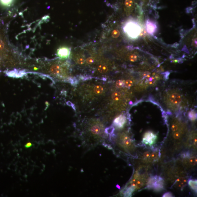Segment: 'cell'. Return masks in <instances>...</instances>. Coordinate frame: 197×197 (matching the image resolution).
Masks as SVG:
<instances>
[{
  "label": "cell",
  "mask_w": 197,
  "mask_h": 197,
  "mask_svg": "<svg viewBox=\"0 0 197 197\" xmlns=\"http://www.w3.org/2000/svg\"><path fill=\"white\" fill-rule=\"evenodd\" d=\"M135 188L132 185H130L124 191V195L125 197H131L132 194L135 191Z\"/></svg>",
  "instance_id": "12"
},
{
  "label": "cell",
  "mask_w": 197,
  "mask_h": 197,
  "mask_svg": "<svg viewBox=\"0 0 197 197\" xmlns=\"http://www.w3.org/2000/svg\"><path fill=\"white\" fill-rule=\"evenodd\" d=\"M86 123L80 135L83 146L89 149L101 145L108 148L109 136L105 132L103 123L94 118L89 119Z\"/></svg>",
  "instance_id": "1"
},
{
  "label": "cell",
  "mask_w": 197,
  "mask_h": 197,
  "mask_svg": "<svg viewBox=\"0 0 197 197\" xmlns=\"http://www.w3.org/2000/svg\"><path fill=\"white\" fill-rule=\"evenodd\" d=\"M147 188L157 192L163 190L164 189V180L160 176H152L148 181Z\"/></svg>",
  "instance_id": "4"
},
{
  "label": "cell",
  "mask_w": 197,
  "mask_h": 197,
  "mask_svg": "<svg viewBox=\"0 0 197 197\" xmlns=\"http://www.w3.org/2000/svg\"><path fill=\"white\" fill-rule=\"evenodd\" d=\"M66 103L68 106H70V107H72L74 110L76 111V107H75V106L74 104H73V103H72V102H71L70 101H68Z\"/></svg>",
  "instance_id": "26"
},
{
  "label": "cell",
  "mask_w": 197,
  "mask_h": 197,
  "mask_svg": "<svg viewBox=\"0 0 197 197\" xmlns=\"http://www.w3.org/2000/svg\"><path fill=\"white\" fill-rule=\"evenodd\" d=\"M13 1V0H0L3 5H10Z\"/></svg>",
  "instance_id": "23"
},
{
  "label": "cell",
  "mask_w": 197,
  "mask_h": 197,
  "mask_svg": "<svg viewBox=\"0 0 197 197\" xmlns=\"http://www.w3.org/2000/svg\"><path fill=\"white\" fill-rule=\"evenodd\" d=\"M157 139V135L152 131H148L143 135L142 142L145 144L151 146L156 143Z\"/></svg>",
  "instance_id": "5"
},
{
  "label": "cell",
  "mask_w": 197,
  "mask_h": 197,
  "mask_svg": "<svg viewBox=\"0 0 197 197\" xmlns=\"http://www.w3.org/2000/svg\"><path fill=\"white\" fill-rule=\"evenodd\" d=\"M126 122V117L125 115H121L115 119L113 122V126L118 129H121L125 126Z\"/></svg>",
  "instance_id": "7"
},
{
  "label": "cell",
  "mask_w": 197,
  "mask_h": 197,
  "mask_svg": "<svg viewBox=\"0 0 197 197\" xmlns=\"http://www.w3.org/2000/svg\"><path fill=\"white\" fill-rule=\"evenodd\" d=\"M174 137L176 139H178L180 138V135L179 133L178 132H176L174 134Z\"/></svg>",
  "instance_id": "30"
},
{
  "label": "cell",
  "mask_w": 197,
  "mask_h": 197,
  "mask_svg": "<svg viewBox=\"0 0 197 197\" xmlns=\"http://www.w3.org/2000/svg\"><path fill=\"white\" fill-rule=\"evenodd\" d=\"M188 184L191 189L197 192V181L196 180L189 179L188 180Z\"/></svg>",
  "instance_id": "15"
},
{
  "label": "cell",
  "mask_w": 197,
  "mask_h": 197,
  "mask_svg": "<svg viewBox=\"0 0 197 197\" xmlns=\"http://www.w3.org/2000/svg\"><path fill=\"white\" fill-rule=\"evenodd\" d=\"M172 194L171 192H167L163 194V197H173Z\"/></svg>",
  "instance_id": "28"
},
{
  "label": "cell",
  "mask_w": 197,
  "mask_h": 197,
  "mask_svg": "<svg viewBox=\"0 0 197 197\" xmlns=\"http://www.w3.org/2000/svg\"><path fill=\"white\" fill-rule=\"evenodd\" d=\"M112 97L113 100L117 101L120 100L121 97V95L119 92H116L113 93Z\"/></svg>",
  "instance_id": "18"
},
{
  "label": "cell",
  "mask_w": 197,
  "mask_h": 197,
  "mask_svg": "<svg viewBox=\"0 0 197 197\" xmlns=\"http://www.w3.org/2000/svg\"><path fill=\"white\" fill-rule=\"evenodd\" d=\"M123 29L126 35L132 39L137 38L141 31L140 26L137 22L132 20L126 22Z\"/></svg>",
  "instance_id": "2"
},
{
  "label": "cell",
  "mask_w": 197,
  "mask_h": 197,
  "mask_svg": "<svg viewBox=\"0 0 197 197\" xmlns=\"http://www.w3.org/2000/svg\"><path fill=\"white\" fill-rule=\"evenodd\" d=\"M116 85L117 87L121 88L124 87L125 86V81L122 80H119L116 82Z\"/></svg>",
  "instance_id": "21"
},
{
  "label": "cell",
  "mask_w": 197,
  "mask_h": 197,
  "mask_svg": "<svg viewBox=\"0 0 197 197\" xmlns=\"http://www.w3.org/2000/svg\"><path fill=\"white\" fill-rule=\"evenodd\" d=\"M32 145H33V144H32L31 142H28L25 145V147L26 149H28L31 147L32 146Z\"/></svg>",
  "instance_id": "29"
},
{
  "label": "cell",
  "mask_w": 197,
  "mask_h": 197,
  "mask_svg": "<svg viewBox=\"0 0 197 197\" xmlns=\"http://www.w3.org/2000/svg\"><path fill=\"white\" fill-rule=\"evenodd\" d=\"M150 154L149 152H146L143 154V156L145 159H149L150 158Z\"/></svg>",
  "instance_id": "27"
},
{
  "label": "cell",
  "mask_w": 197,
  "mask_h": 197,
  "mask_svg": "<svg viewBox=\"0 0 197 197\" xmlns=\"http://www.w3.org/2000/svg\"><path fill=\"white\" fill-rule=\"evenodd\" d=\"M172 129L173 131H177V129H178V126L176 125H173L172 126Z\"/></svg>",
  "instance_id": "31"
},
{
  "label": "cell",
  "mask_w": 197,
  "mask_h": 197,
  "mask_svg": "<svg viewBox=\"0 0 197 197\" xmlns=\"http://www.w3.org/2000/svg\"><path fill=\"white\" fill-rule=\"evenodd\" d=\"M104 91V88L100 86H96L94 88V93L96 95H101Z\"/></svg>",
  "instance_id": "16"
},
{
  "label": "cell",
  "mask_w": 197,
  "mask_h": 197,
  "mask_svg": "<svg viewBox=\"0 0 197 197\" xmlns=\"http://www.w3.org/2000/svg\"><path fill=\"white\" fill-rule=\"evenodd\" d=\"M181 96L178 93H174L170 95V102L173 104L177 105L181 102Z\"/></svg>",
  "instance_id": "10"
},
{
  "label": "cell",
  "mask_w": 197,
  "mask_h": 197,
  "mask_svg": "<svg viewBox=\"0 0 197 197\" xmlns=\"http://www.w3.org/2000/svg\"><path fill=\"white\" fill-rule=\"evenodd\" d=\"M133 83L132 81L130 80H128L125 82V86L126 87H130L132 86Z\"/></svg>",
  "instance_id": "25"
},
{
  "label": "cell",
  "mask_w": 197,
  "mask_h": 197,
  "mask_svg": "<svg viewBox=\"0 0 197 197\" xmlns=\"http://www.w3.org/2000/svg\"><path fill=\"white\" fill-rule=\"evenodd\" d=\"M95 61V58L94 57H88V58L86 60V62L87 65H91Z\"/></svg>",
  "instance_id": "19"
},
{
  "label": "cell",
  "mask_w": 197,
  "mask_h": 197,
  "mask_svg": "<svg viewBox=\"0 0 197 197\" xmlns=\"http://www.w3.org/2000/svg\"><path fill=\"white\" fill-rule=\"evenodd\" d=\"M69 64L67 62L61 64H55L53 65L51 69L52 74L60 79H67L68 76V69Z\"/></svg>",
  "instance_id": "3"
},
{
  "label": "cell",
  "mask_w": 197,
  "mask_h": 197,
  "mask_svg": "<svg viewBox=\"0 0 197 197\" xmlns=\"http://www.w3.org/2000/svg\"><path fill=\"white\" fill-rule=\"evenodd\" d=\"M3 44L1 42H0V49H1L2 48H3Z\"/></svg>",
  "instance_id": "32"
},
{
  "label": "cell",
  "mask_w": 197,
  "mask_h": 197,
  "mask_svg": "<svg viewBox=\"0 0 197 197\" xmlns=\"http://www.w3.org/2000/svg\"><path fill=\"white\" fill-rule=\"evenodd\" d=\"M129 60L132 62H135L137 59V57L135 54H131L128 57Z\"/></svg>",
  "instance_id": "24"
},
{
  "label": "cell",
  "mask_w": 197,
  "mask_h": 197,
  "mask_svg": "<svg viewBox=\"0 0 197 197\" xmlns=\"http://www.w3.org/2000/svg\"><path fill=\"white\" fill-rule=\"evenodd\" d=\"M190 163L192 165H195L197 163V159L195 157H191L189 160Z\"/></svg>",
  "instance_id": "22"
},
{
  "label": "cell",
  "mask_w": 197,
  "mask_h": 197,
  "mask_svg": "<svg viewBox=\"0 0 197 197\" xmlns=\"http://www.w3.org/2000/svg\"><path fill=\"white\" fill-rule=\"evenodd\" d=\"M97 69L100 73H106L108 71V66L105 63H101L98 67Z\"/></svg>",
  "instance_id": "13"
},
{
  "label": "cell",
  "mask_w": 197,
  "mask_h": 197,
  "mask_svg": "<svg viewBox=\"0 0 197 197\" xmlns=\"http://www.w3.org/2000/svg\"><path fill=\"white\" fill-rule=\"evenodd\" d=\"M189 118L191 121H194L196 119L197 116L196 114L195 111H192L189 113L188 114Z\"/></svg>",
  "instance_id": "17"
},
{
  "label": "cell",
  "mask_w": 197,
  "mask_h": 197,
  "mask_svg": "<svg viewBox=\"0 0 197 197\" xmlns=\"http://www.w3.org/2000/svg\"><path fill=\"white\" fill-rule=\"evenodd\" d=\"M157 27L154 22L149 20L147 21L146 22V29L149 34L153 35L157 30Z\"/></svg>",
  "instance_id": "9"
},
{
  "label": "cell",
  "mask_w": 197,
  "mask_h": 197,
  "mask_svg": "<svg viewBox=\"0 0 197 197\" xmlns=\"http://www.w3.org/2000/svg\"><path fill=\"white\" fill-rule=\"evenodd\" d=\"M74 58L75 62L79 65H83L86 62L84 55L82 53H78L75 54Z\"/></svg>",
  "instance_id": "11"
},
{
  "label": "cell",
  "mask_w": 197,
  "mask_h": 197,
  "mask_svg": "<svg viewBox=\"0 0 197 197\" xmlns=\"http://www.w3.org/2000/svg\"><path fill=\"white\" fill-rule=\"evenodd\" d=\"M112 36L114 38H117L119 37L120 35V33L118 30H114L111 33Z\"/></svg>",
  "instance_id": "20"
},
{
  "label": "cell",
  "mask_w": 197,
  "mask_h": 197,
  "mask_svg": "<svg viewBox=\"0 0 197 197\" xmlns=\"http://www.w3.org/2000/svg\"><path fill=\"white\" fill-rule=\"evenodd\" d=\"M27 73L25 70L15 69L6 72L8 76L13 78H19L23 77Z\"/></svg>",
  "instance_id": "8"
},
{
  "label": "cell",
  "mask_w": 197,
  "mask_h": 197,
  "mask_svg": "<svg viewBox=\"0 0 197 197\" xmlns=\"http://www.w3.org/2000/svg\"><path fill=\"white\" fill-rule=\"evenodd\" d=\"M71 49L68 47H61L57 50V56L61 59H68L70 56Z\"/></svg>",
  "instance_id": "6"
},
{
  "label": "cell",
  "mask_w": 197,
  "mask_h": 197,
  "mask_svg": "<svg viewBox=\"0 0 197 197\" xmlns=\"http://www.w3.org/2000/svg\"><path fill=\"white\" fill-rule=\"evenodd\" d=\"M161 153L160 150L158 149H155L150 154V158L154 161H157L161 157Z\"/></svg>",
  "instance_id": "14"
}]
</instances>
